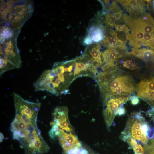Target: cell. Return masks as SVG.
Listing matches in <instances>:
<instances>
[{
    "instance_id": "6da1fadb",
    "label": "cell",
    "mask_w": 154,
    "mask_h": 154,
    "mask_svg": "<svg viewBox=\"0 0 154 154\" xmlns=\"http://www.w3.org/2000/svg\"><path fill=\"white\" fill-rule=\"evenodd\" d=\"M85 76L77 67L75 60L55 63L44 71L34 84L36 91H46L56 96L67 94L71 84L78 77Z\"/></svg>"
},
{
    "instance_id": "7a4b0ae2",
    "label": "cell",
    "mask_w": 154,
    "mask_h": 154,
    "mask_svg": "<svg viewBox=\"0 0 154 154\" xmlns=\"http://www.w3.org/2000/svg\"><path fill=\"white\" fill-rule=\"evenodd\" d=\"M118 70L103 74L96 79L102 101L113 96H131L135 90L134 82L132 76Z\"/></svg>"
},
{
    "instance_id": "f546056e",
    "label": "cell",
    "mask_w": 154,
    "mask_h": 154,
    "mask_svg": "<svg viewBox=\"0 0 154 154\" xmlns=\"http://www.w3.org/2000/svg\"></svg>"
},
{
    "instance_id": "4316f807",
    "label": "cell",
    "mask_w": 154,
    "mask_h": 154,
    "mask_svg": "<svg viewBox=\"0 0 154 154\" xmlns=\"http://www.w3.org/2000/svg\"><path fill=\"white\" fill-rule=\"evenodd\" d=\"M93 41L90 35H88L84 39L83 42L86 45H88L91 44Z\"/></svg>"
},
{
    "instance_id": "5b68a950",
    "label": "cell",
    "mask_w": 154,
    "mask_h": 154,
    "mask_svg": "<svg viewBox=\"0 0 154 154\" xmlns=\"http://www.w3.org/2000/svg\"><path fill=\"white\" fill-rule=\"evenodd\" d=\"M145 120L141 114L133 112L129 118L125 129L121 133L122 135H129L145 145L149 139L142 129L143 122Z\"/></svg>"
},
{
    "instance_id": "2e32d148",
    "label": "cell",
    "mask_w": 154,
    "mask_h": 154,
    "mask_svg": "<svg viewBox=\"0 0 154 154\" xmlns=\"http://www.w3.org/2000/svg\"><path fill=\"white\" fill-rule=\"evenodd\" d=\"M15 1H1L0 3L1 24L5 23L7 15Z\"/></svg>"
},
{
    "instance_id": "603a6c76",
    "label": "cell",
    "mask_w": 154,
    "mask_h": 154,
    "mask_svg": "<svg viewBox=\"0 0 154 154\" xmlns=\"http://www.w3.org/2000/svg\"><path fill=\"white\" fill-rule=\"evenodd\" d=\"M88 151L82 147L64 152V154H88Z\"/></svg>"
},
{
    "instance_id": "7c38bea8",
    "label": "cell",
    "mask_w": 154,
    "mask_h": 154,
    "mask_svg": "<svg viewBox=\"0 0 154 154\" xmlns=\"http://www.w3.org/2000/svg\"><path fill=\"white\" fill-rule=\"evenodd\" d=\"M134 19L138 18L144 13V5L143 1H117Z\"/></svg>"
},
{
    "instance_id": "484cf974",
    "label": "cell",
    "mask_w": 154,
    "mask_h": 154,
    "mask_svg": "<svg viewBox=\"0 0 154 154\" xmlns=\"http://www.w3.org/2000/svg\"><path fill=\"white\" fill-rule=\"evenodd\" d=\"M130 100L131 104L133 105L137 104L139 102V98L135 96H131L130 97Z\"/></svg>"
},
{
    "instance_id": "9c48e42d",
    "label": "cell",
    "mask_w": 154,
    "mask_h": 154,
    "mask_svg": "<svg viewBox=\"0 0 154 154\" xmlns=\"http://www.w3.org/2000/svg\"><path fill=\"white\" fill-rule=\"evenodd\" d=\"M53 120L51 125H54L68 132L74 133V129L69 121L68 110L66 106L56 107L53 113Z\"/></svg>"
},
{
    "instance_id": "ba28073f",
    "label": "cell",
    "mask_w": 154,
    "mask_h": 154,
    "mask_svg": "<svg viewBox=\"0 0 154 154\" xmlns=\"http://www.w3.org/2000/svg\"><path fill=\"white\" fill-rule=\"evenodd\" d=\"M131 96H114L102 101L103 116L108 128H109L113 123L117 110L130 100Z\"/></svg>"
},
{
    "instance_id": "ffe728a7",
    "label": "cell",
    "mask_w": 154,
    "mask_h": 154,
    "mask_svg": "<svg viewBox=\"0 0 154 154\" xmlns=\"http://www.w3.org/2000/svg\"><path fill=\"white\" fill-rule=\"evenodd\" d=\"M91 31L90 36L93 41L98 42L104 39V36L101 29L96 27L92 29Z\"/></svg>"
},
{
    "instance_id": "7402d4cb",
    "label": "cell",
    "mask_w": 154,
    "mask_h": 154,
    "mask_svg": "<svg viewBox=\"0 0 154 154\" xmlns=\"http://www.w3.org/2000/svg\"><path fill=\"white\" fill-rule=\"evenodd\" d=\"M0 75L7 71L15 68L13 65L4 59L0 58Z\"/></svg>"
},
{
    "instance_id": "e0dca14e",
    "label": "cell",
    "mask_w": 154,
    "mask_h": 154,
    "mask_svg": "<svg viewBox=\"0 0 154 154\" xmlns=\"http://www.w3.org/2000/svg\"><path fill=\"white\" fill-rule=\"evenodd\" d=\"M128 53L123 57L119 59V63L123 67L132 70H134L139 68V67L137 64L134 59L132 57H129L130 55Z\"/></svg>"
},
{
    "instance_id": "8fae6325",
    "label": "cell",
    "mask_w": 154,
    "mask_h": 154,
    "mask_svg": "<svg viewBox=\"0 0 154 154\" xmlns=\"http://www.w3.org/2000/svg\"><path fill=\"white\" fill-rule=\"evenodd\" d=\"M127 53L126 51L112 48H108L102 53L103 60L102 66L113 67L116 65L114 63Z\"/></svg>"
},
{
    "instance_id": "8992f818",
    "label": "cell",
    "mask_w": 154,
    "mask_h": 154,
    "mask_svg": "<svg viewBox=\"0 0 154 154\" xmlns=\"http://www.w3.org/2000/svg\"><path fill=\"white\" fill-rule=\"evenodd\" d=\"M19 33L0 43V58L5 60L16 68H20L22 61L17 45V39Z\"/></svg>"
},
{
    "instance_id": "5bb4252c",
    "label": "cell",
    "mask_w": 154,
    "mask_h": 154,
    "mask_svg": "<svg viewBox=\"0 0 154 154\" xmlns=\"http://www.w3.org/2000/svg\"><path fill=\"white\" fill-rule=\"evenodd\" d=\"M104 45L108 48H112L127 51L125 42L119 39L116 32L112 31L110 35L106 37L103 39Z\"/></svg>"
},
{
    "instance_id": "3957f363",
    "label": "cell",
    "mask_w": 154,
    "mask_h": 154,
    "mask_svg": "<svg viewBox=\"0 0 154 154\" xmlns=\"http://www.w3.org/2000/svg\"><path fill=\"white\" fill-rule=\"evenodd\" d=\"M37 117L15 113L11 124L10 129L13 139L19 141L24 148L43 138L37 125Z\"/></svg>"
},
{
    "instance_id": "9a60e30c",
    "label": "cell",
    "mask_w": 154,
    "mask_h": 154,
    "mask_svg": "<svg viewBox=\"0 0 154 154\" xmlns=\"http://www.w3.org/2000/svg\"><path fill=\"white\" fill-rule=\"evenodd\" d=\"M128 54L146 62L154 61V50L152 49L145 48H133Z\"/></svg>"
},
{
    "instance_id": "d4e9b609",
    "label": "cell",
    "mask_w": 154,
    "mask_h": 154,
    "mask_svg": "<svg viewBox=\"0 0 154 154\" xmlns=\"http://www.w3.org/2000/svg\"><path fill=\"white\" fill-rule=\"evenodd\" d=\"M126 110L125 107L122 105L120 106L116 112V115L119 116L123 115L125 114Z\"/></svg>"
},
{
    "instance_id": "4fadbf2b",
    "label": "cell",
    "mask_w": 154,
    "mask_h": 154,
    "mask_svg": "<svg viewBox=\"0 0 154 154\" xmlns=\"http://www.w3.org/2000/svg\"><path fill=\"white\" fill-rule=\"evenodd\" d=\"M129 32L126 35V40L133 48H138L143 46L144 33L138 27L132 25H128Z\"/></svg>"
},
{
    "instance_id": "d6986e66",
    "label": "cell",
    "mask_w": 154,
    "mask_h": 154,
    "mask_svg": "<svg viewBox=\"0 0 154 154\" xmlns=\"http://www.w3.org/2000/svg\"><path fill=\"white\" fill-rule=\"evenodd\" d=\"M122 16V11L113 13H108L105 16V22L107 25L113 26Z\"/></svg>"
},
{
    "instance_id": "83f0119b",
    "label": "cell",
    "mask_w": 154,
    "mask_h": 154,
    "mask_svg": "<svg viewBox=\"0 0 154 154\" xmlns=\"http://www.w3.org/2000/svg\"><path fill=\"white\" fill-rule=\"evenodd\" d=\"M1 135V141H2L3 139V138H3V137H4V136H3V135L1 133V135Z\"/></svg>"
},
{
    "instance_id": "ac0fdd59",
    "label": "cell",
    "mask_w": 154,
    "mask_h": 154,
    "mask_svg": "<svg viewBox=\"0 0 154 154\" xmlns=\"http://www.w3.org/2000/svg\"><path fill=\"white\" fill-rule=\"evenodd\" d=\"M100 46L99 44L94 45L89 51L90 56L99 66H103V62L102 57V53L100 50Z\"/></svg>"
},
{
    "instance_id": "30bf717a",
    "label": "cell",
    "mask_w": 154,
    "mask_h": 154,
    "mask_svg": "<svg viewBox=\"0 0 154 154\" xmlns=\"http://www.w3.org/2000/svg\"><path fill=\"white\" fill-rule=\"evenodd\" d=\"M123 19L129 25H132L141 29L144 33H154V21L151 15L145 13L141 17L133 19L127 15H124Z\"/></svg>"
},
{
    "instance_id": "44dd1931",
    "label": "cell",
    "mask_w": 154,
    "mask_h": 154,
    "mask_svg": "<svg viewBox=\"0 0 154 154\" xmlns=\"http://www.w3.org/2000/svg\"><path fill=\"white\" fill-rule=\"evenodd\" d=\"M143 46L150 48L154 50V33H144Z\"/></svg>"
},
{
    "instance_id": "f1b7e54d",
    "label": "cell",
    "mask_w": 154,
    "mask_h": 154,
    "mask_svg": "<svg viewBox=\"0 0 154 154\" xmlns=\"http://www.w3.org/2000/svg\"><path fill=\"white\" fill-rule=\"evenodd\" d=\"M88 154H94V153H89Z\"/></svg>"
},
{
    "instance_id": "cb8c5ba5",
    "label": "cell",
    "mask_w": 154,
    "mask_h": 154,
    "mask_svg": "<svg viewBox=\"0 0 154 154\" xmlns=\"http://www.w3.org/2000/svg\"><path fill=\"white\" fill-rule=\"evenodd\" d=\"M114 26L116 31L123 32L127 34L129 32V28L124 25L116 24Z\"/></svg>"
},
{
    "instance_id": "277c9868",
    "label": "cell",
    "mask_w": 154,
    "mask_h": 154,
    "mask_svg": "<svg viewBox=\"0 0 154 154\" xmlns=\"http://www.w3.org/2000/svg\"><path fill=\"white\" fill-rule=\"evenodd\" d=\"M33 4L28 0L15 1L7 15L6 22L2 25L14 31H20L25 23L31 16Z\"/></svg>"
},
{
    "instance_id": "52a82bcc",
    "label": "cell",
    "mask_w": 154,
    "mask_h": 154,
    "mask_svg": "<svg viewBox=\"0 0 154 154\" xmlns=\"http://www.w3.org/2000/svg\"><path fill=\"white\" fill-rule=\"evenodd\" d=\"M51 126L50 137L58 139L64 152L82 147L81 143L74 133L66 132L54 125Z\"/></svg>"
}]
</instances>
